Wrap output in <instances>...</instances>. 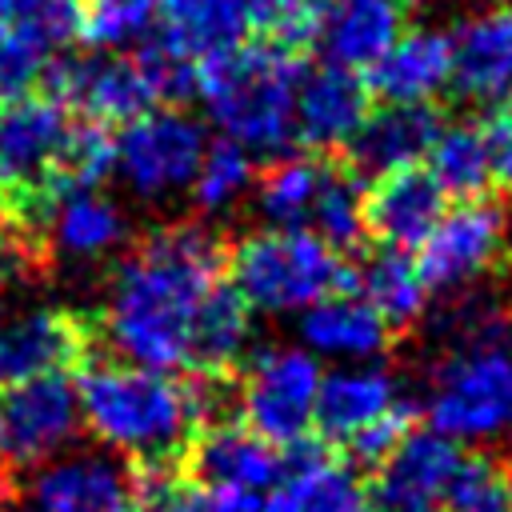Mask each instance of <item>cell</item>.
Masks as SVG:
<instances>
[{
  "label": "cell",
  "instance_id": "6da1fadb",
  "mask_svg": "<svg viewBox=\"0 0 512 512\" xmlns=\"http://www.w3.org/2000/svg\"><path fill=\"white\" fill-rule=\"evenodd\" d=\"M224 280V244L200 224L148 232L116 268L108 304L96 316L104 344L124 360L188 372L192 324L204 296Z\"/></svg>",
  "mask_w": 512,
  "mask_h": 512
},
{
  "label": "cell",
  "instance_id": "7a4b0ae2",
  "mask_svg": "<svg viewBox=\"0 0 512 512\" xmlns=\"http://www.w3.org/2000/svg\"><path fill=\"white\" fill-rule=\"evenodd\" d=\"M80 424L128 464H184L200 432L192 380L96 352L72 372Z\"/></svg>",
  "mask_w": 512,
  "mask_h": 512
},
{
  "label": "cell",
  "instance_id": "3957f363",
  "mask_svg": "<svg viewBox=\"0 0 512 512\" xmlns=\"http://www.w3.org/2000/svg\"><path fill=\"white\" fill-rule=\"evenodd\" d=\"M304 68L296 52L276 44H236L200 64L196 96L208 104L224 140L252 156H280L292 144V108Z\"/></svg>",
  "mask_w": 512,
  "mask_h": 512
},
{
  "label": "cell",
  "instance_id": "277c9868",
  "mask_svg": "<svg viewBox=\"0 0 512 512\" xmlns=\"http://www.w3.org/2000/svg\"><path fill=\"white\" fill-rule=\"evenodd\" d=\"M228 284L240 292V300L252 312L284 316L304 312L308 304L352 292L356 272L344 264V256L324 244L312 228H260L236 240V248L224 256Z\"/></svg>",
  "mask_w": 512,
  "mask_h": 512
},
{
  "label": "cell",
  "instance_id": "5b68a950",
  "mask_svg": "<svg viewBox=\"0 0 512 512\" xmlns=\"http://www.w3.org/2000/svg\"><path fill=\"white\" fill-rule=\"evenodd\" d=\"M428 424L456 444H492L512 432V348H452L428 376Z\"/></svg>",
  "mask_w": 512,
  "mask_h": 512
},
{
  "label": "cell",
  "instance_id": "8992f818",
  "mask_svg": "<svg viewBox=\"0 0 512 512\" xmlns=\"http://www.w3.org/2000/svg\"><path fill=\"white\" fill-rule=\"evenodd\" d=\"M68 124L72 108L40 88L0 100V212L48 228L56 212L52 168Z\"/></svg>",
  "mask_w": 512,
  "mask_h": 512
},
{
  "label": "cell",
  "instance_id": "52a82bcc",
  "mask_svg": "<svg viewBox=\"0 0 512 512\" xmlns=\"http://www.w3.org/2000/svg\"><path fill=\"white\" fill-rule=\"evenodd\" d=\"M320 376V360L308 348H260L244 364V376L236 384L240 424L276 448L304 444L312 436Z\"/></svg>",
  "mask_w": 512,
  "mask_h": 512
},
{
  "label": "cell",
  "instance_id": "ba28073f",
  "mask_svg": "<svg viewBox=\"0 0 512 512\" xmlns=\"http://www.w3.org/2000/svg\"><path fill=\"white\" fill-rule=\"evenodd\" d=\"M204 128L184 116L176 104L148 108L128 120L116 136V168L124 184L144 200H168L192 188V176L204 156Z\"/></svg>",
  "mask_w": 512,
  "mask_h": 512
},
{
  "label": "cell",
  "instance_id": "9c48e42d",
  "mask_svg": "<svg viewBox=\"0 0 512 512\" xmlns=\"http://www.w3.org/2000/svg\"><path fill=\"white\" fill-rule=\"evenodd\" d=\"M508 236H512V224H508L504 204L468 196L440 212V220L432 224V232L412 256L428 288L456 292L504 260Z\"/></svg>",
  "mask_w": 512,
  "mask_h": 512
},
{
  "label": "cell",
  "instance_id": "30bf717a",
  "mask_svg": "<svg viewBox=\"0 0 512 512\" xmlns=\"http://www.w3.org/2000/svg\"><path fill=\"white\" fill-rule=\"evenodd\" d=\"M80 432L72 372H48L0 388V464L8 472L36 468L68 448Z\"/></svg>",
  "mask_w": 512,
  "mask_h": 512
},
{
  "label": "cell",
  "instance_id": "8fae6325",
  "mask_svg": "<svg viewBox=\"0 0 512 512\" xmlns=\"http://www.w3.org/2000/svg\"><path fill=\"white\" fill-rule=\"evenodd\" d=\"M36 88L56 96L76 116H88L108 128H116V124L124 128L128 120H136L140 112H148L156 104L136 60H128L120 52H88V56L60 52L44 64Z\"/></svg>",
  "mask_w": 512,
  "mask_h": 512
},
{
  "label": "cell",
  "instance_id": "7c38bea8",
  "mask_svg": "<svg viewBox=\"0 0 512 512\" xmlns=\"http://www.w3.org/2000/svg\"><path fill=\"white\" fill-rule=\"evenodd\" d=\"M100 320L80 308H40L0 324V388L48 376L76 372L100 352Z\"/></svg>",
  "mask_w": 512,
  "mask_h": 512
},
{
  "label": "cell",
  "instance_id": "4fadbf2b",
  "mask_svg": "<svg viewBox=\"0 0 512 512\" xmlns=\"http://www.w3.org/2000/svg\"><path fill=\"white\" fill-rule=\"evenodd\" d=\"M460 444L436 428H412L380 464L368 484L372 512H444L448 480L460 464Z\"/></svg>",
  "mask_w": 512,
  "mask_h": 512
},
{
  "label": "cell",
  "instance_id": "5bb4252c",
  "mask_svg": "<svg viewBox=\"0 0 512 512\" xmlns=\"http://www.w3.org/2000/svg\"><path fill=\"white\" fill-rule=\"evenodd\" d=\"M452 68L448 88L472 108H504L512 104V8H488L468 16L448 36Z\"/></svg>",
  "mask_w": 512,
  "mask_h": 512
},
{
  "label": "cell",
  "instance_id": "9a60e30c",
  "mask_svg": "<svg viewBox=\"0 0 512 512\" xmlns=\"http://www.w3.org/2000/svg\"><path fill=\"white\" fill-rule=\"evenodd\" d=\"M36 512H132V464L108 452H72L36 464Z\"/></svg>",
  "mask_w": 512,
  "mask_h": 512
},
{
  "label": "cell",
  "instance_id": "2e32d148",
  "mask_svg": "<svg viewBox=\"0 0 512 512\" xmlns=\"http://www.w3.org/2000/svg\"><path fill=\"white\" fill-rule=\"evenodd\" d=\"M368 112V84L360 72L320 64L300 76L292 108V140L308 152H336L352 140Z\"/></svg>",
  "mask_w": 512,
  "mask_h": 512
},
{
  "label": "cell",
  "instance_id": "e0dca14e",
  "mask_svg": "<svg viewBox=\"0 0 512 512\" xmlns=\"http://www.w3.org/2000/svg\"><path fill=\"white\" fill-rule=\"evenodd\" d=\"M284 452V472L264 492L260 512H372L368 484L320 444L304 440Z\"/></svg>",
  "mask_w": 512,
  "mask_h": 512
},
{
  "label": "cell",
  "instance_id": "ac0fdd59",
  "mask_svg": "<svg viewBox=\"0 0 512 512\" xmlns=\"http://www.w3.org/2000/svg\"><path fill=\"white\" fill-rule=\"evenodd\" d=\"M444 200L448 196L420 164L372 176V188L364 192V236H376L380 248L416 252L440 220Z\"/></svg>",
  "mask_w": 512,
  "mask_h": 512
},
{
  "label": "cell",
  "instance_id": "d6986e66",
  "mask_svg": "<svg viewBox=\"0 0 512 512\" xmlns=\"http://www.w3.org/2000/svg\"><path fill=\"white\" fill-rule=\"evenodd\" d=\"M184 464L200 484L240 488V492L264 496L284 472V448L268 444L264 436H256L244 424L216 420V424L196 432Z\"/></svg>",
  "mask_w": 512,
  "mask_h": 512
},
{
  "label": "cell",
  "instance_id": "ffe728a7",
  "mask_svg": "<svg viewBox=\"0 0 512 512\" xmlns=\"http://www.w3.org/2000/svg\"><path fill=\"white\" fill-rule=\"evenodd\" d=\"M440 132V112L432 104H380L368 108L360 128L352 132L348 168L356 176H384L396 168H412L428 156L432 140Z\"/></svg>",
  "mask_w": 512,
  "mask_h": 512
},
{
  "label": "cell",
  "instance_id": "44dd1931",
  "mask_svg": "<svg viewBox=\"0 0 512 512\" xmlns=\"http://www.w3.org/2000/svg\"><path fill=\"white\" fill-rule=\"evenodd\" d=\"M396 404H404V396L388 368L368 364V360L340 364L320 376L312 432H320L328 444H344L348 436H356L360 428L392 412Z\"/></svg>",
  "mask_w": 512,
  "mask_h": 512
},
{
  "label": "cell",
  "instance_id": "7402d4cb",
  "mask_svg": "<svg viewBox=\"0 0 512 512\" xmlns=\"http://www.w3.org/2000/svg\"><path fill=\"white\" fill-rule=\"evenodd\" d=\"M448 68H452L448 32L416 28V32H400L380 52V60L364 68V84L384 104H432V96L448 88Z\"/></svg>",
  "mask_w": 512,
  "mask_h": 512
},
{
  "label": "cell",
  "instance_id": "603a6c76",
  "mask_svg": "<svg viewBox=\"0 0 512 512\" xmlns=\"http://www.w3.org/2000/svg\"><path fill=\"white\" fill-rule=\"evenodd\" d=\"M408 0H324L316 44L328 64L364 72L404 32Z\"/></svg>",
  "mask_w": 512,
  "mask_h": 512
},
{
  "label": "cell",
  "instance_id": "cb8c5ba5",
  "mask_svg": "<svg viewBox=\"0 0 512 512\" xmlns=\"http://www.w3.org/2000/svg\"><path fill=\"white\" fill-rule=\"evenodd\" d=\"M384 316L360 292H332L300 312V340L312 356H328L340 364L372 360L388 348Z\"/></svg>",
  "mask_w": 512,
  "mask_h": 512
},
{
  "label": "cell",
  "instance_id": "d4e9b609",
  "mask_svg": "<svg viewBox=\"0 0 512 512\" xmlns=\"http://www.w3.org/2000/svg\"><path fill=\"white\" fill-rule=\"evenodd\" d=\"M168 48L204 64L248 40V0H156V28Z\"/></svg>",
  "mask_w": 512,
  "mask_h": 512
},
{
  "label": "cell",
  "instance_id": "484cf974",
  "mask_svg": "<svg viewBox=\"0 0 512 512\" xmlns=\"http://www.w3.org/2000/svg\"><path fill=\"white\" fill-rule=\"evenodd\" d=\"M252 340V308L240 300V292L220 280L192 324V344H188V372H212V376H228Z\"/></svg>",
  "mask_w": 512,
  "mask_h": 512
},
{
  "label": "cell",
  "instance_id": "4316f807",
  "mask_svg": "<svg viewBox=\"0 0 512 512\" xmlns=\"http://www.w3.org/2000/svg\"><path fill=\"white\" fill-rule=\"evenodd\" d=\"M124 236H128V224H124L120 208L108 196H100L96 188L64 196L48 220L52 252L76 256V260H96V256L120 248Z\"/></svg>",
  "mask_w": 512,
  "mask_h": 512
},
{
  "label": "cell",
  "instance_id": "83f0119b",
  "mask_svg": "<svg viewBox=\"0 0 512 512\" xmlns=\"http://www.w3.org/2000/svg\"><path fill=\"white\" fill-rule=\"evenodd\" d=\"M356 288L360 296L384 316L388 328H400V324H412L424 304H428V284L416 268V256L412 252H400V248H380L364 260V268L356 272Z\"/></svg>",
  "mask_w": 512,
  "mask_h": 512
},
{
  "label": "cell",
  "instance_id": "f1b7e54d",
  "mask_svg": "<svg viewBox=\"0 0 512 512\" xmlns=\"http://www.w3.org/2000/svg\"><path fill=\"white\" fill-rule=\"evenodd\" d=\"M428 176L436 180V188L444 196L468 200V196H484V188L492 184V168H488V144L484 132L476 124H440L432 148H428Z\"/></svg>",
  "mask_w": 512,
  "mask_h": 512
},
{
  "label": "cell",
  "instance_id": "f546056e",
  "mask_svg": "<svg viewBox=\"0 0 512 512\" xmlns=\"http://www.w3.org/2000/svg\"><path fill=\"white\" fill-rule=\"evenodd\" d=\"M324 160H316V152H296V156H280L256 184V208L272 228H304L312 200L320 192L324 180Z\"/></svg>",
  "mask_w": 512,
  "mask_h": 512
},
{
  "label": "cell",
  "instance_id": "4dcf8cb0",
  "mask_svg": "<svg viewBox=\"0 0 512 512\" xmlns=\"http://www.w3.org/2000/svg\"><path fill=\"white\" fill-rule=\"evenodd\" d=\"M304 228H312L336 252L356 248L364 240V192L352 168H332V164L324 168V180H320V192L312 200Z\"/></svg>",
  "mask_w": 512,
  "mask_h": 512
},
{
  "label": "cell",
  "instance_id": "1f68e13d",
  "mask_svg": "<svg viewBox=\"0 0 512 512\" xmlns=\"http://www.w3.org/2000/svg\"><path fill=\"white\" fill-rule=\"evenodd\" d=\"M256 156L248 148H240L236 140H212L204 144L200 168L192 176V200L204 212H228L252 184H256Z\"/></svg>",
  "mask_w": 512,
  "mask_h": 512
},
{
  "label": "cell",
  "instance_id": "d6a6232c",
  "mask_svg": "<svg viewBox=\"0 0 512 512\" xmlns=\"http://www.w3.org/2000/svg\"><path fill=\"white\" fill-rule=\"evenodd\" d=\"M156 28V0H80L76 40L92 52H120Z\"/></svg>",
  "mask_w": 512,
  "mask_h": 512
},
{
  "label": "cell",
  "instance_id": "836d02e7",
  "mask_svg": "<svg viewBox=\"0 0 512 512\" xmlns=\"http://www.w3.org/2000/svg\"><path fill=\"white\" fill-rule=\"evenodd\" d=\"M444 512H512V488H508L504 468L480 452L460 456L448 480Z\"/></svg>",
  "mask_w": 512,
  "mask_h": 512
},
{
  "label": "cell",
  "instance_id": "e575fe53",
  "mask_svg": "<svg viewBox=\"0 0 512 512\" xmlns=\"http://www.w3.org/2000/svg\"><path fill=\"white\" fill-rule=\"evenodd\" d=\"M136 68L144 72L148 88H152V100H164V104H184L196 96V84H200V64L180 56L176 48H168L156 32H148L136 48Z\"/></svg>",
  "mask_w": 512,
  "mask_h": 512
},
{
  "label": "cell",
  "instance_id": "d590c367",
  "mask_svg": "<svg viewBox=\"0 0 512 512\" xmlns=\"http://www.w3.org/2000/svg\"><path fill=\"white\" fill-rule=\"evenodd\" d=\"M320 0H248V28L260 32L264 44L300 52L316 40Z\"/></svg>",
  "mask_w": 512,
  "mask_h": 512
},
{
  "label": "cell",
  "instance_id": "8d00e7d4",
  "mask_svg": "<svg viewBox=\"0 0 512 512\" xmlns=\"http://www.w3.org/2000/svg\"><path fill=\"white\" fill-rule=\"evenodd\" d=\"M408 432H412V404L404 400V404H396L392 412H384L380 420H372L368 428H360L356 436H348V440H344V452H348L352 464L376 468Z\"/></svg>",
  "mask_w": 512,
  "mask_h": 512
},
{
  "label": "cell",
  "instance_id": "74e56055",
  "mask_svg": "<svg viewBox=\"0 0 512 512\" xmlns=\"http://www.w3.org/2000/svg\"><path fill=\"white\" fill-rule=\"evenodd\" d=\"M480 132H484V144H488L492 180L512 188V104L492 108V116H488V124Z\"/></svg>",
  "mask_w": 512,
  "mask_h": 512
},
{
  "label": "cell",
  "instance_id": "f35d334b",
  "mask_svg": "<svg viewBox=\"0 0 512 512\" xmlns=\"http://www.w3.org/2000/svg\"><path fill=\"white\" fill-rule=\"evenodd\" d=\"M504 476H508V488H512V456H508V468H504Z\"/></svg>",
  "mask_w": 512,
  "mask_h": 512
},
{
  "label": "cell",
  "instance_id": "ab89813d",
  "mask_svg": "<svg viewBox=\"0 0 512 512\" xmlns=\"http://www.w3.org/2000/svg\"><path fill=\"white\" fill-rule=\"evenodd\" d=\"M504 4H508V8H512V0H504Z\"/></svg>",
  "mask_w": 512,
  "mask_h": 512
},
{
  "label": "cell",
  "instance_id": "60d3db41",
  "mask_svg": "<svg viewBox=\"0 0 512 512\" xmlns=\"http://www.w3.org/2000/svg\"><path fill=\"white\" fill-rule=\"evenodd\" d=\"M320 4H324V0H320Z\"/></svg>",
  "mask_w": 512,
  "mask_h": 512
},
{
  "label": "cell",
  "instance_id": "b9f144b4",
  "mask_svg": "<svg viewBox=\"0 0 512 512\" xmlns=\"http://www.w3.org/2000/svg\"><path fill=\"white\" fill-rule=\"evenodd\" d=\"M0 12H4V8H0Z\"/></svg>",
  "mask_w": 512,
  "mask_h": 512
}]
</instances>
